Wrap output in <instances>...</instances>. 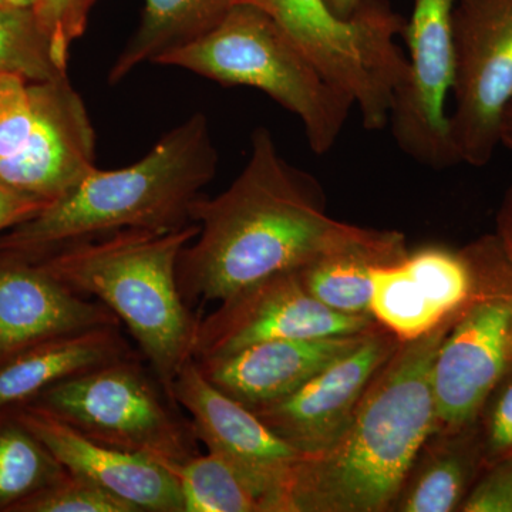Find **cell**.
Listing matches in <instances>:
<instances>
[{"label":"cell","instance_id":"cell-6","mask_svg":"<svg viewBox=\"0 0 512 512\" xmlns=\"http://www.w3.org/2000/svg\"><path fill=\"white\" fill-rule=\"evenodd\" d=\"M268 13L320 72L355 100L367 130L389 123L394 93L406 82L409 59L397 46L406 20L387 0H362L348 20L326 0H244Z\"/></svg>","mask_w":512,"mask_h":512},{"label":"cell","instance_id":"cell-30","mask_svg":"<svg viewBox=\"0 0 512 512\" xmlns=\"http://www.w3.org/2000/svg\"><path fill=\"white\" fill-rule=\"evenodd\" d=\"M487 421H485V451L488 456L501 458L512 454V377L498 384Z\"/></svg>","mask_w":512,"mask_h":512},{"label":"cell","instance_id":"cell-14","mask_svg":"<svg viewBox=\"0 0 512 512\" xmlns=\"http://www.w3.org/2000/svg\"><path fill=\"white\" fill-rule=\"evenodd\" d=\"M36 94L35 131L19 156L0 161V180L50 204L96 167V136L67 74L36 82Z\"/></svg>","mask_w":512,"mask_h":512},{"label":"cell","instance_id":"cell-33","mask_svg":"<svg viewBox=\"0 0 512 512\" xmlns=\"http://www.w3.org/2000/svg\"><path fill=\"white\" fill-rule=\"evenodd\" d=\"M362 0H326L333 15L343 20H348L355 15Z\"/></svg>","mask_w":512,"mask_h":512},{"label":"cell","instance_id":"cell-23","mask_svg":"<svg viewBox=\"0 0 512 512\" xmlns=\"http://www.w3.org/2000/svg\"><path fill=\"white\" fill-rule=\"evenodd\" d=\"M400 259L373 251L339 252L299 269L298 276L309 295L326 308L345 315H372V266Z\"/></svg>","mask_w":512,"mask_h":512},{"label":"cell","instance_id":"cell-7","mask_svg":"<svg viewBox=\"0 0 512 512\" xmlns=\"http://www.w3.org/2000/svg\"><path fill=\"white\" fill-rule=\"evenodd\" d=\"M36 404L90 439L167 467L197 454L191 423L171 412L131 356L47 387Z\"/></svg>","mask_w":512,"mask_h":512},{"label":"cell","instance_id":"cell-34","mask_svg":"<svg viewBox=\"0 0 512 512\" xmlns=\"http://www.w3.org/2000/svg\"><path fill=\"white\" fill-rule=\"evenodd\" d=\"M501 143L512 151V100L505 110L503 123H501Z\"/></svg>","mask_w":512,"mask_h":512},{"label":"cell","instance_id":"cell-2","mask_svg":"<svg viewBox=\"0 0 512 512\" xmlns=\"http://www.w3.org/2000/svg\"><path fill=\"white\" fill-rule=\"evenodd\" d=\"M456 318L400 343L373 377L340 439L296 464L288 512L390 511L436 430L431 369Z\"/></svg>","mask_w":512,"mask_h":512},{"label":"cell","instance_id":"cell-24","mask_svg":"<svg viewBox=\"0 0 512 512\" xmlns=\"http://www.w3.org/2000/svg\"><path fill=\"white\" fill-rule=\"evenodd\" d=\"M66 468L18 419L0 427V510L55 483Z\"/></svg>","mask_w":512,"mask_h":512},{"label":"cell","instance_id":"cell-25","mask_svg":"<svg viewBox=\"0 0 512 512\" xmlns=\"http://www.w3.org/2000/svg\"><path fill=\"white\" fill-rule=\"evenodd\" d=\"M0 73H16L30 82L56 79L50 39L32 8H0Z\"/></svg>","mask_w":512,"mask_h":512},{"label":"cell","instance_id":"cell-21","mask_svg":"<svg viewBox=\"0 0 512 512\" xmlns=\"http://www.w3.org/2000/svg\"><path fill=\"white\" fill-rule=\"evenodd\" d=\"M370 276V313L377 325L389 330L402 342L419 339L453 319H444L434 308L423 286L407 269L404 258L373 265Z\"/></svg>","mask_w":512,"mask_h":512},{"label":"cell","instance_id":"cell-4","mask_svg":"<svg viewBox=\"0 0 512 512\" xmlns=\"http://www.w3.org/2000/svg\"><path fill=\"white\" fill-rule=\"evenodd\" d=\"M198 231L195 222L173 231L126 229L57 249L39 262L127 326L167 393L181 367L194 359L201 318L181 295L177 265Z\"/></svg>","mask_w":512,"mask_h":512},{"label":"cell","instance_id":"cell-26","mask_svg":"<svg viewBox=\"0 0 512 512\" xmlns=\"http://www.w3.org/2000/svg\"><path fill=\"white\" fill-rule=\"evenodd\" d=\"M15 512H134L121 501L87 478L69 473L25 500L13 505Z\"/></svg>","mask_w":512,"mask_h":512},{"label":"cell","instance_id":"cell-10","mask_svg":"<svg viewBox=\"0 0 512 512\" xmlns=\"http://www.w3.org/2000/svg\"><path fill=\"white\" fill-rule=\"evenodd\" d=\"M168 394L190 414L195 439L234 464L254 485L265 512H288L289 485L302 453L248 406L215 387L194 359L181 367Z\"/></svg>","mask_w":512,"mask_h":512},{"label":"cell","instance_id":"cell-20","mask_svg":"<svg viewBox=\"0 0 512 512\" xmlns=\"http://www.w3.org/2000/svg\"><path fill=\"white\" fill-rule=\"evenodd\" d=\"M244 0H144L140 25L110 69L117 84L143 63L194 43L212 32Z\"/></svg>","mask_w":512,"mask_h":512},{"label":"cell","instance_id":"cell-19","mask_svg":"<svg viewBox=\"0 0 512 512\" xmlns=\"http://www.w3.org/2000/svg\"><path fill=\"white\" fill-rule=\"evenodd\" d=\"M478 450L470 427L431 434L414 460L390 511L458 510L476 476Z\"/></svg>","mask_w":512,"mask_h":512},{"label":"cell","instance_id":"cell-5","mask_svg":"<svg viewBox=\"0 0 512 512\" xmlns=\"http://www.w3.org/2000/svg\"><path fill=\"white\" fill-rule=\"evenodd\" d=\"M222 86H247L268 94L305 128L318 156L339 140L350 111L348 93L330 82L268 13L241 2L212 32L157 60Z\"/></svg>","mask_w":512,"mask_h":512},{"label":"cell","instance_id":"cell-9","mask_svg":"<svg viewBox=\"0 0 512 512\" xmlns=\"http://www.w3.org/2000/svg\"><path fill=\"white\" fill-rule=\"evenodd\" d=\"M457 0H414L404 30L409 74L396 90L389 123L397 146L426 167L458 164L448 136L446 103L453 87V16Z\"/></svg>","mask_w":512,"mask_h":512},{"label":"cell","instance_id":"cell-17","mask_svg":"<svg viewBox=\"0 0 512 512\" xmlns=\"http://www.w3.org/2000/svg\"><path fill=\"white\" fill-rule=\"evenodd\" d=\"M367 332L266 340L229 355L195 362L215 387L252 409L295 392L320 370L355 349Z\"/></svg>","mask_w":512,"mask_h":512},{"label":"cell","instance_id":"cell-11","mask_svg":"<svg viewBox=\"0 0 512 512\" xmlns=\"http://www.w3.org/2000/svg\"><path fill=\"white\" fill-rule=\"evenodd\" d=\"M375 325L372 315L326 308L303 288L298 271L286 272L225 299L200 319L194 360L229 355L266 340L356 335Z\"/></svg>","mask_w":512,"mask_h":512},{"label":"cell","instance_id":"cell-31","mask_svg":"<svg viewBox=\"0 0 512 512\" xmlns=\"http://www.w3.org/2000/svg\"><path fill=\"white\" fill-rule=\"evenodd\" d=\"M46 205V202L23 194L0 180V232L30 220Z\"/></svg>","mask_w":512,"mask_h":512},{"label":"cell","instance_id":"cell-8","mask_svg":"<svg viewBox=\"0 0 512 512\" xmlns=\"http://www.w3.org/2000/svg\"><path fill=\"white\" fill-rule=\"evenodd\" d=\"M453 53L451 148L458 163L483 167L501 144L512 100V0H457Z\"/></svg>","mask_w":512,"mask_h":512},{"label":"cell","instance_id":"cell-18","mask_svg":"<svg viewBox=\"0 0 512 512\" xmlns=\"http://www.w3.org/2000/svg\"><path fill=\"white\" fill-rule=\"evenodd\" d=\"M130 356L119 325L46 340L0 363V409L28 402L64 379Z\"/></svg>","mask_w":512,"mask_h":512},{"label":"cell","instance_id":"cell-22","mask_svg":"<svg viewBox=\"0 0 512 512\" xmlns=\"http://www.w3.org/2000/svg\"><path fill=\"white\" fill-rule=\"evenodd\" d=\"M180 487L183 512H265L254 485L220 454H194L168 466Z\"/></svg>","mask_w":512,"mask_h":512},{"label":"cell","instance_id":"cell-27","mask_svg":"<svg viewBox=\"0 0 512 512\" xmlns=\"http://www.w3.org/2000/svg\"><path fill=\"white\" fill-rule=\"evenodd\" d=\"M36 121V82L20 74L0 73V161L25 150Z\"/></svg>","mask_w":512,"mask_h":512},{"label":"cell","instance_id":"cell-16","mask_svg":"<svg viewBox=\"0 0 512 512\" xmlns=\"http://www.w3.org/2000/svg\"><path fill=\"white\" fill-rule=\"evenodd\" d=\"M113 325L120 320L103 303L67 288L25 256L0 251V363L46 340Z\"/></svg>","mask_w":512,"mask_h":512},{"label":"cell","instance_id":"cell-12","mask_svg":"<svg viewBox=\"0 0 512 512\" xmlns=\"http://www.w3.org/2000/svg\"><path fill=\"white\" fill-rule=\"evenodd\" d=\"M511 365V296L484 298L467 306L434 357V433L473 426Z\"/></svg>","mask_w":512,"mask_h":512},{"label":"cell","instance_id":"cell-35","mask_svg":"<svg viewBox=\"0 0 512 512\" xmlns=\"http://www.w3.org/2000/svg\"><path fill=\"white\" fill-rule=\"evenodd\" d=\"M0 8L2 9H15V8H32L28 0H0Z\"/></svg>","mask_w":512,"mask_h":512},{"label":"cell","instance_id":"cell-1","mask_svg":"<svg viewBox=\"0 0 512 512\" xmlns=\"http://www.w3.org/2000/svg\"><path fill=\"white\" fill-rule=\"evenodd\" d=\"M190 220L200 231L177 265L181 295L190 308L224 302L258 282L339 252L409 254L400 232L329 217L322 185L279 154L265 127L252 133L251 153L234 183L217 197L200 195Z\"/></svg>","mask_w":512,"mask_h":512},{"label":"cell","instance_id":"cell-37","mask_svg":"<svg viewBox=\"0 0 512 512\" xmlns=\"http://www.w3.org/2000/svg\"><path fill=\"white\" fill-rule=\"evenodd\" d=\"M511 301H512V296H511Z\"/></svg>","mask_w":512,"mask_h":512},{"label":"cell","instance_id":"cell-29","mask_svg":"<svg viewBox=\"0 0 512 512\" xmlns=\"http://www.w3.org/2000/svg\"><path fill=\"white\" fill-rule=\"evenodd\" d=\"M466 512H512V454L498 458L458 508Z\"/></svg>","mask_w":512,"mask_h":512},{"label":"cell","instance_id":"cell-13","mask_svg":"<svg viewBox=\"0 0 512 512\" xmlns=\"http://www.w3.org/2000/svg\"><path fill=\"white\" fill-rule=\"evenodd\" d=\"M402 340L376 325L365 339L295 392L252 407L266 426L303 456H316L340 439L367 387Z\"/></svg>","mask_w":512,"mask_h":512},{"label":"cell","instance_id":"cell-3","mask_svg":"<svg viewBox=\"0 0 512 512\" xmlns=\"http://www.w3.org/2000/svg\"><path fill=\"white\" fill-rule=\"evenodd\" d=\"M217 170L207 116L192 114L137 163L110 171L94 167L62 197L16 225L0 241V251L28 258L126 229L183 228L191 224L192 204Z\"/></svg>","mask_w":512,"mask_h":512},{"label":"cell","instance_id":"cell-32","mask_svg":"<svg viewBox=\"0 0 512 512\" xmlns=\"http://www.w3.org/2000/svg\"><path fill=\"white\" fill-rule=\"evenodd\" d=\"M498 234H500L498 241H500L501 247L512 261V188L505 198L503 208H501Z\"/></svg>","mask_w":512,"mask_h":512},{"label":"cell","instance_id":"cell-36","mask_svg":"<svg viewBox=\"0 0 512 512\" xmlns=\"http://www.w3.org/2000/svg\"><path fill=\"white\" fill-rule=\"evenodd\" d=\"M28 2H29V5H30V6H33V3H35V2H36V0H28Z\"/></svg>","mask_w":512,"mask_h":512},{"label":"cell","instance_id":"cell-15","mask_svg":"<svg viewBox=\"0 0 512 512\" xmlns=\"http://www.w3.org/2000/svg\"><path fill=\"white\" fill-rule=\"evenodd\" d=\"M15 417L69 473L116 495L134 512H183L177 478L156 458L90 439L39 404L22 407Z\"/></svg>","mask_w":512,"mask_h":512},{"label":"cell","instance_id":"cell-28","mask_svg":"<svg viewBox=\"0 0 512 512\" xmlns=\"http://www.w3.org/2000/svg\"><path fill=\"white\" fill-rule=\"evenodd\" d=\"M97 0H36L32 9L50 39L53 62L67 72L70 46L83 36Z\"/></svg>","mask_w":512,"mask_h":512}]
</instances>
